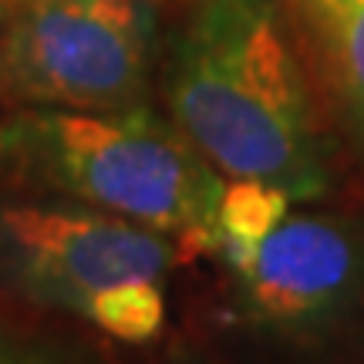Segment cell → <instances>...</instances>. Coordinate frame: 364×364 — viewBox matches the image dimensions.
<instances>
[{
	"label": "cell",
	"instance_id": "1",
	"mask_svg": "<svg viewBox=\"0 0 364 364\" xmlns=\"http://www.w3.org/2000/svg\"><path fill=\"white\" fill-rule=\"evenodd\" d=\"M169 108L226 179L270 182L294 203L331 189L327 145L280 0H199L176 44Z\"/></svg>",
	"mask_w": 364,
	"mask_h": 364
},
{
	"label": "cell",
	"instance_id": "2",
	"mask_svg": "<svg viewBox=\"0 0 364 364\" xmlns=\"http://www.w3.org/2000/svg\"><path fill=\"white\" fill-rule=\"evenodd\" d=\"M0 156L58 193L179 240L182 253L213 250L226 176L179 125L142 105L125 112H21L0 129Z\"/></svg>",
	"mask_w": 364,
	"mask_h": 364
},
{
	"label": "cell",
	"instance_id": "3",
	"mask_svg": "<svg viewBox=\"0 0 364 364\" xmlns=\"http://www.w3.org/2000/svg\"><path fill=\"white\" fill-rule=\"evenodd\" d=\"M0 233L24 284L118 341L142 344L166 324L162 277L176 240L105 209L7 206Z\"/></svg>",
	"mask_w": 364,
	"mask_h": 364
},
{
	"label": "cell",
	"instance_id": "4",
	"mask_svg": "<svg viewBox=\"0 0 364 364\" xmlns=\"http://www.w3.org/2000/svg\"><path fill=\"white\" fill-rule=\"evenodd\" d=\"M152 21L149 0H24L0 38V91L65 112L139 108Z\"/></svg>",
	"mask_w": 364,
	"mask_h": 364
},
{
	"label": "cell",
	"instance_id": "5",
	"mask_svg": "<svg viewBox=\"0 0 364 364\" xmlns=\"http://www.w3.org/2000/svg\"><path fill=\"white\" fill-rule=\"evenodd\" d=\"M240 297L267 327L304 334L331 324L361 284V240L331 216H290L247 253L230 257Z\"/></svg>",
	"mask_w": 364,
	"mask_h": 364
},
{
	"label": "cell",
	"instance_id": "6",
	"mask_svg": "<svg viewBox=\"0 0 364 364\" xmlns=\"http://www.w3.org/2000/svg\"><path fill=\"white\" fill-rule=\"evenodd\" d=\"M290 203L294 199L270 182L223 179L216 216H213V250L223 253V260L247 253L287 220Z\"/></svg>",
	"mask_w": 364,
	"mask_h": 364
},
{
	"label": "cell",
	"instance_id": "7",
	"mask_svg": "<svg viewBox=\"0 0 364 364\" xmlns=\"http://www.w3.org/2000/svg\"><path fill=\"white\" fill-rule=\"evenodd\" d=\"M324 34L334 78L364 139V0H307Z\"/></svg>",
	"mask_w": 364,
	"mask_h": 364
},
{
	"label": "cell",
	"instance_id": "8",
	"mask_svg": "<svg viewBox=\"0 0 364 364\" xmlns=\"http://www.w3.org/2000/svg\"><path fill=\"white\" fill-rule=\"evenodd\" d=\"M7 14H4V0H0V38H4V27H7V21H4Z\"/></svg>",
	"mask_w": 364,
	"mask_h": 364
},
{
	"label": "cell",
	"instance_id": "9",
	"mask_svg": "<svg viewBox=\"0 0 364 364\" xmlns=\"http://www.w3.org/2000/svg\"><path fill=\"white\" fill-rule=\"evenodd\" d=\"M0 364H21V361H14V358H4V354H0Z\"/></svg>",
	"mask_w": 364,
	"mask_h": 364
}]
</instances>
